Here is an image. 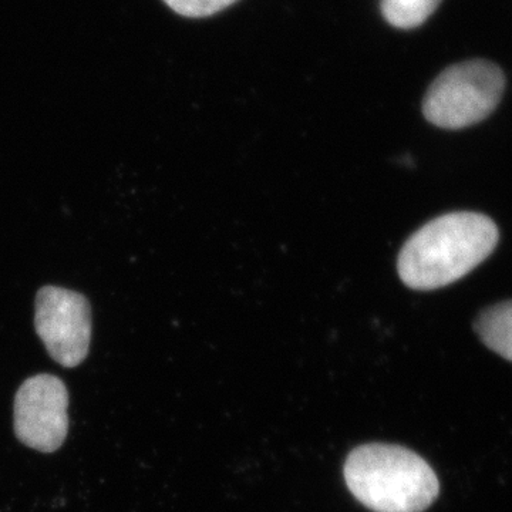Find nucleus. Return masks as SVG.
Masks as SVG:
<instances>
[{
  "label": "nucleus",
  "instance_id": "nucleus-1",
  "mask_svg": "<svg viewBox=\"0 0 512 512\" xmlns=\"http://www.w3.org/2000/svg\"><path fill=\"white\" fill-rule=\"evenodd\" d=\"M497 225L477 212H451L407 239L397 259L403 284L434 291L457 282L483 264L497 247Z\"/></svg>",
  "mask_w": 512,
  "mask_h": 512
},
{
  "label": "nucleus",
  "instance_id": "nucleus-5",
  "mask_svg": "<svg viewBox=\"0 0 512 512\" xmlns=\"http://www.w3.org/2000/svg\"><path fill=\"white\" fill-rule=\"evenodd\" d=\"M69 392L59 377L37 375L15 397V433L25 446L42 453L59 450L69 431Z\"/></svg>",
  "mask_w": 512,
  "mask_h": 512
},
{
  "label": "nucleus",
  "instance_id": "nucleus-2",
  "mask_svg": "<svg viewBox=\"0 0 512 512\" xmlns=\"http://www.w3.org/2000/svg\"><path fill=\"white\" fill-rule=\"evenodd\" d=\"M349 490L376 512H421L439 495L433 468L413 451L389 444L357 447L345 464Z\"/></svg>",
  "mask_w": 512,
  "mask_h": 512
},
{
  "label": "nucleus",
  "instance_id": "nucleus-7",
  "mask_svg": "<svg viewBox=\"0 0 512 512\" xmlns=\"http://www.w3.org/2000/svg\"><path fill=\"white\" fill-rule=\"evenodd\" d=\"M441 0H382L384 20L396 29H416L439 8Z\"/></svg>",
  "mask_w": 512,
  "mask_h": 512
},
{
  "label": "nucleus",
  "instance_id": "nucleus-8",
  "mask_svg": "<svg viewBox=\"0 0 512 512\" xmlns=\"http://www.w3.org/2000/svg\"><path fill=\"white\" fill-rule=\"evenodd\" d=\"M164 2L184 18L200 19L227 9L237 0H164Z\"/></svg>",
  "mask_w": 512,
  "mask_h": 512
},
{
  "label": "nucleus",
  "instance_id": "nucleus-6",
  "mask_svg": "<svg viewBox=\"0 0 512 512\" xmlns=\"http://www.w3.org/2000/svg\"><path fill=\"white\" fill-rule=\"evenodd\" d=\"M476 332L488 349L512 362V301L497 303L481 312Z\"/></svg>",
  "mask_w": 512,
  "mask_h": 512
},
{
  "label": "nucleus",
  "instance_id": "nucleus-3",
  "mask_svg": "<svg viewBox=\"0 0 512 512\" xmlns=\"http://www.w3.org/2000/svg\"><path fill=\"white\" fill-rule=\"evenodd\" d=\"M505 77L497 64L470 60L454 64L431 83L423 114L433 126L461 130L493 114L503 97Z\"/></svg>",
  "mask_w": 512,
  "mask_h": 512
},
{
  "label": "nucleus",
  "instance_id": "nucleus-4",
  "mask_svg": "<svg viewBox=\"0 0 512 512\" xmlns=\"http://www.w3.org/2000/svg\"><path fill=\"white\" fill-rule=\"evenodd\" d=\"M35 326L49 355L64 367H76L89 355L92 309L82 295L45 286L36 296Z\"/></svg>",
  "mask_w": 512,
  "mask_h": 512
}]
</instances>
